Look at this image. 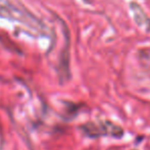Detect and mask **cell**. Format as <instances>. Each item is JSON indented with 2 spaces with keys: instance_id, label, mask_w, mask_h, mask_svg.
<instances>
[{
  "instance_id": "cell-4",
  "label": "cell",
  "mask_w": 150,
  "mask_h": 150,
  "mask_svg": "<svg viewBox=\"0 0 150 150\" xmlns=\"http://www.w3.org/2000/svg\"><path fill=\"white\" fill-rule=\"evenodd\" d=\"M84 2H86V3H88V2H89V0H83Z\"/></svg>"
},
{
  "instance_id": "cell-2",
  "label": "cell",
  "mask_w": 150,
  "mask_h": 150,
  "mask_svg": "<svg viewBox=\"0 0 150 150\" xmlns=\"http://www.w3.org/2000/svg\"><path fill=\"white\" fill-rule=\"evenodd\" d=\"M60 22L62 33L64 36V45L61 49L59 57H58V64H57V74L59 78L60 84H64L71 79V69H69V59H71V53H69V48H71V34L67 28V24L63 22L61 18H57Z\"/></svg>"
},
{
  "instance_id": "cell-3",
  "label": "cell",
  "mask_w": 150,
  "mask_h": 150,
  "mask_svg": "<svg viewBox=\"0 0 150 150\" xmlns=\"http://www.w3.org/2000/svg\"><path fill=\"white\" fill-rule=\"evenodd\" d=\"M130 8L133 12V16H134V21L136 24L138 25L140 28L144 29L145 31H150V18L147 16L145 11L142 9L140 5L136 2H131Z\"/></svg>"
},
{
  "instance_id": "cell-1",
  "label": "cell",
  "mask_w": 150,
  "mask_h": 150,
  "mask_svg": "<svg viewBox=\"0 0 150 150\" xmlns=\"http://www.w3.org/2000/svg\"><path fill=\"white\" fill-rule=\"evenodd\" d=\"M84 135L89 138L95 139L99 137H111L115 139H120L125 132L120 126L109 122L103 120L99 122H87L80 128Z\"/></svg>"
}]
</instances>
